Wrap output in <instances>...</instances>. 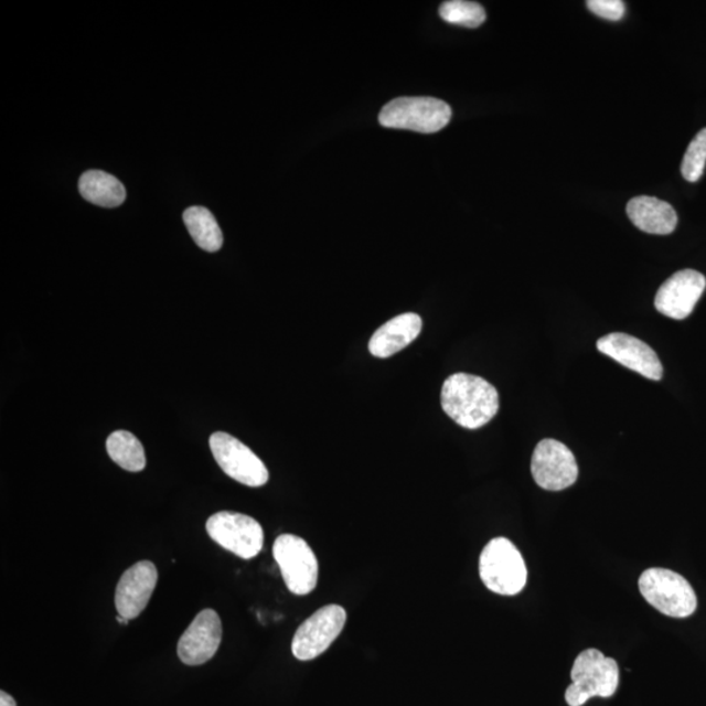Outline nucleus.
Listing matches in <instances>:
<instances>
[{"mask_svg":"<svg viewBox=\"0 0 706 706\" xmlns=\"http://www.w3.org/2000/svg\"><path fill=\"white\" fill-rule=\"evenodd\" d=\"M347 613L342 606L328 605L308 618L296 631L292 653L299 661H312L333 644L342 633Z\"/></svg>","mask_w":706,"mask_h":706,"instance_id":"obj_9","label":"nucleus"},{"mask_svg":"<svg viewBox=\"0 0 706 706\" xmlns=\"http://www.w3.org/2000/svg\"><path fill=\"white\" fill-rule=\"evenodd\" d=\"M586 6L595 15L610 21H619L625 13V3L621 0H589Z\"/></svg>","mask_w":706,"mask_h":706,"instance_id":"obj_22","label":"nucleus"},{"mask_svg":"<svg viewBox=\"0 0 706 706\" xmlns=\"http://www.w3.org/2000/svg\"><path fill=\"white\" fill-rule=\"evenodd\" d=\"M597 349L603 355L616 360L645 378L660 381L663 377V366L659 356L645 342L632 335L612 333L600 338Z\"/></svg>","mask_w":706,"mask_h":706,"instance_id":"obj_13","label":"nucleus"},{"mask_svg":"<svg viewBox=\"0 0 706 706\" xmlns=\"http://www.w3.org/2000/svg\"><path fill=\"white\" fill-rule=\"evenodd\" d=\"M79 192L84 200L105 208L119 207L126 200V189L121 181L103 171L83 173Z\"/></svg>","mask_w":706,"mask_h":706,"instance_id":"obj_17","label":"nucleus"},{"mask_svg":"<svg viewBox=\"0 0 706 706\" xmlns=\"http://www.w3.org/2000/svg\"><path fill=\"white\" fill-rule=\"evenodd\" d=\"M0 706H18L15 698L7 694V692H0Z\"/></svg>","mask_w":706,"mask_h":706,"instance_id":"obj_23","label":"nucleus"},{"mask_svg":"<svg viewBox=\"0 0 706 706\" xmlns=\"http://www.w3.org/2000/svg\"><path fill=\"white\" fill-rule=\"evenodd\" d=\"M422 328L420 315L405 313L393 318L373 334L370 351L373 356L387 359L411 344Z\"/></svg>","mask_w":706,"mask_h":706,"instance_id":"obj_15","label":"nucleus"},{"mask_svg":"<svg viewBox=\"0 0 706 706\" xmlns=\"http://www.w3.org/2000/svg\"><path fill=\"white\" fill-rule=\"evenodd\" d=\"M479 574L486 589L500 596H517L525 589L527 568L510 539H492L479 559Z\"/></svg>","mask_w":706,"mask_h":706,"instance_id":"obj_3","label":"nucleus"},{"mask_svg":"<svg viewBox=\"0 0 706 706\" xmlns=\"http://www.w3.org/2000/svg\"><path fill=\"white\" fill-rule=\"evenodd\" d=\"M117 621H118V623H119V624L127 625V624H129V621H130V620H127V619H125L124 617L118 616V617H117Z\"/></svg>","mask_w":706,"mask_h":706,"instance_id":"obj_24","label":"nucleus"},{"mask_svg":"<svg viewBox=\"0 0 706 706\" xmlns=\"http://www.w3.org/2000/svg\"><path fill=\"white\" fill-rule=\"evenodd\" d=\"M706 288L703 274L682 270L668 278L655 295L654 306L660 313L682 321L694 312Z\"/></svg>","mask_w":706,"mask_h":706,"instance_id":"obj_12","label":"nucleus"},{"mask_svg":"<svg viewBox=\"0 0 706 706\" xmlns=\"http://www.w3.org/2000/svg\"><path fill=\"white\" fill-rule=\"evenodd\" d=\"M706 164V129L697 133L691 141L682 164V174L688 182L702 179Z\"/></svg>","mask_w":706,"mask_h":706,"instance_id":"obj_21","label":"nucleus"},{"mask_svg":"<svg viewBox=\"0 0 706 706\" xmlns=\"http://www.w3.org/2000/svg\"><path fill=\"white\" fill-rule=\"evenodd\" d=\"M210 448L221 469L233 480L247 486H263L268 482L266 464L245 443L228 434L210 437Z\"/></svg>","mask_w":706,"mask_h":706,"instance_id":"obj_8","label":"nucleus"},{"mask_svg":"<svg viewBox=\"0 0 706 706\" xmlns=\"http://www.w3.org/2000/svg\"><path fill=\"white\" fill-rule=\"evenodd\" d=\"M106 450L119 468L126 471L139 472L146 468L143 445L130 432L117 430L106 440Z\"/></svg>","mask_w":706,"mask_h":706,"instance_id":"obj_19","label":"nucleus"},{"mask_svg":"<svg viewBox=\"0 0 706 706\" xmlns=\"http://www.w3.org/2000/svg\"><path fill=\"white\" fill-rule=\"evenodd\" d=\"M532 474L543 490H567L578 478L575 454L560 441L543 440L536 445L532 457Z\"/></svg>","mask_w":706,"mask_h":706,"instance_id":"obj_10","label":"nucleus"},{"mask_svg":"<svg viewBox=\"0 0 706 706\" xmlns=\"http://www.w3.org/2000/svg\"><path fill=\"white\" fill-rule=\"evenodd\" d=\"M183 222L190 236L201 249L208 253H215L222 249L223 232L216 222L214 215L204 207H190L183 212Z\"/></svg>","mask_w":706,"mask_h":706,"instance_id":"obj_18","label":"nucleus"},{"mask_svg":"<svg viewBox=\"0 0 706 706\" xmlns=\"http://www.w3.org/2000/svg\"><path fill=\"white\" fill-rule=\"evenodd\" d=\"M627 214L642 232L651 235H670L677 225L673 206L654 196H635L627 204Z\"/></svg>","mask_w":706,"mask_h":706,"instance_id":"obj_16","label":"nucleus"},{"mask_svg":"<svg viewBox=\"0 0 706 706\" xmlns=\"http://www.w3.org/2000/svg\"><path fill=\"white\" fill-rule=\"evenodd\" d=\"M274 557L289 591L308 596L318 582V560L308 543L298 535L282 534L274 543Z\"/></svg>","mask_w":706,"mask_h":706,"instance_id":"obj_6","label":"nucleus"},{"mask_svg":"<svg viewBox=\"0 0 706 706\" xmlns=\"http://www.w3.org/2000/svg\"><path fill=\"white\" fill-rule=\"evenodd\" d=\"M571 684L565 692L569 706H582L591 697H611L619 687V666L616 660L597 649H588L577 656L571 667Z\"/></svg>","mask_w":706,"mask_h":706,"instance_id":"obj_2","label":"nucleus"},{"mask_svg":"<svg viewBox=\"0 0 706 706\" xmlns=\"http://www.w3.org/2000/svg\"><path fill=\"white\" fill-rule=\"evenodd\" d=\"M379 124L387 129L434 133L448 126L450 106L434 97H398L379 113Z\"/></svg>","mask_w":706,"mask_h":706,"instance_id":"obj_5","label":"nucleus"},{"mask_svg":"<svg viewBox=\"0 0 706 706\" xmlns=\"http://www.w3.org/2000/svg\"><path fill=\"white\" fill-rule=\"evenodd\" d=\"M158 569L151 561H139L127 569L116 590L118 616L137 619L146 610L158 584Z\"/></svg>","mask_w":706,"mask_h":706,"instance_id":"obj_14","label":"nucleus"},{"mask_svg":"<svg viewBox=\"0 0 706 706\" xmlns=\"http://www.w3.org/2000/svg\"><path fill=\"white\" fill-rule=\"evenodd\" d=\"M210 538L242 559L250 560L264 548L265 534L259 522L236 512H218L207 521Z\"/></svg>","mask_w":706,"mask_h":706,"instance_id":"obj_7","label":"nucleus"},{"mask_svg":"<svg viewBox=\"0 0 706 706\" xmlns=\"http://www.w3.org/2000/svg\"><path fill=\"white\" fill-rule=\"evenodd\" d=\"M639 588L642 597L663 616L688 618L697 609V597L691 584L675 571L651 568L641 575Z\"/></svg>","mask_w":706,"mask_h":706,"instance_id":"obj_4","label":"nucleus"},{"mask_svg":"<svg viewBox=\"0 0 706 706\" xmlns=\"http://www.w3.org/2000/svg\"><path fill=\"white\" fill-rule=\"evenodd\" d=\"M223 625L215 610H203L181 635L176 654L188 666H200L208 662L222 644Z\"/></svg>","mask_w":706,"mask_h":706,"instance_id":"obj_11","label":"nucleus"},{"mask_svg":"<svg viewBox=\"0 0 706 706\" xmlns=\"http://www.w3.org/2000/svg\"><path fill=\"white\" fill-rule=\"evenodd\" d=\"M441 406L458 426L478 429L496 416L500 398L496 387L489 381L468 373H456L443 383Z\"/></svg>","mask_w":706,"mask_h":706,"instance_id":"obj_1","label":"nucleus"},{"mask_svg":"<svg viewBox=\"0 0 706 706\" xmlns=\"http://www.w3.org/2000/svg\"><path fill=\"white\" fill-rule=\"evenodd\" d=\"M440 17L449 24L466 28H478L486 19L482 6L475 2H466V0H450V2L442 3Z\"/></svg>","mask_w":706,"mask_h":706,"instance_id":"obj_20","label":"nucleus"}]
</instances>
